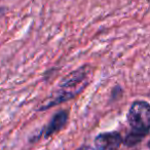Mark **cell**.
I'll list each match as a JSON object with an SVG mask.
<instances>
[{"mask_svg":"<svg viewBox=\"0 0 150 150\" xmlns=\"http://www.w3.org/2000/svg\"><path fill=\"white\" fill-rule=\"evenodd\" d=\"M93 78V68L88 65H84L73 71L65 77L61 82L58 90L52 94V98L40 108V110H45L52 106L62 104L66 101L72 100L80 94Z\"/></svg>","mask_w":150,"mask_h":150,"instance_id":"obj_1","label":"cell"},{"mask_svg":"<svg viewBox=\"0 0 150 150\" xmlns=\"http://www.w3.org/2000/svg\"><path fill=\"white\" fill-rule=\"evenodd\" d=\"M127 121L135 133L145 138L150 127V106L145 101H136L131 105L127 113Z\"/></svg>","mask_w":150,"mask_h":150,"instance_id":"obj_2","label":"cell"},{"mask_svg":"<svg viewBox=\"0 0 150 150\" xmlns=\"http://www.w3.org/2000/svg\"><path fill=\"white\" fill-rule=\"evenodd\" d=\"M122 143L120 134L116 132L104 133L97 136L95 140L98 150H116Z\"/></svg>","mask_w":150,"mask_h":150,"instance_id":"obj_3","label":"cell"},{"mask_svg":"<svg viewBox=\"0 0 150 150\" xmlns=\"http://www.w3.org/2000/svg\"><path fill=\"white\" fill-rule=\"evenodd\" d=\"M67 121H68V113H67V111L62 110L56 113L54 115V117H52V119L50 120V125L46 127L45 137L48 138L50 136L57 134L58 132H60L66 125Z\"/></svg>","mask_w":150,"mask_h":150,"instance_id":"obj_4","label":"cell"},{"mask_svg":"<svg viewBox=\"0 0 150 150\" xmlns=\"http://www.w3.org/2000/svg\"><path fill=\"white\" fill-rule=\"evenodd\" d=\"M76 150H95V149L90 145H83V146H81V147H79L78 149H76Z\"/></svg>","mask_w":150,"mask_h":150,"instance_id":"obj_5","label":"cell"}]
</instances>
